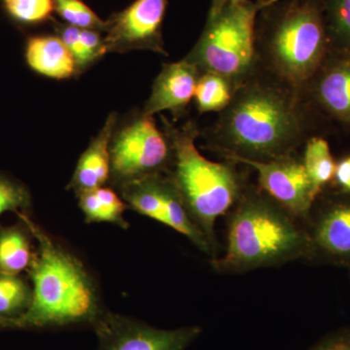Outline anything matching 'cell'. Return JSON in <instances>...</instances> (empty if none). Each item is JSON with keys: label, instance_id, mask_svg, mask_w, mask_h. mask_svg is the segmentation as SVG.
<instances>
[{"label": "cell", "instance_id": "f546056e", "mask_svg": "<svg viewBox=\"0 0 350 350\" xmlns=\"http://www.w3.org/2000/svg\"><path fill=\"white\" fill-rule=\"evenodd\" d=\"M247 0H211V8H209L208 15H214L219 12L223 7L228 4L243 3Z\"/></svg>", "mask_w": 350, "mask_h": 350}, {"label": "cell", "instance_id": "7a4b0ae2", "mask_svg": "<svg viewBox=\"0 0 350 350\" xmlns=\"http://www.w3.org/2000/svg\"><path fill=\"white\" fill-rule=\"evenodd\" d=\"M19 216L38 243L29 267L33 287L27 310L17 319L1 323L20 328L93 326L103 312L93 280L82 262L27 216Z\"/></svg>", "mask_w": 350, "mask_h": 350}, {"label": "cell", "instance_id": "8fae6325", "mask_svg": "<svg viewBox=\"0 0 350 350\" xmlns=\"http://www.w3.org/2000/svg\"><path fill=\"white\" fill-rule=\"evenodd\" d=\"M169 0H135L107 21V53L148 50L167 56L163 25Z\"/></svg>", "mask_w": 350, "mask_h": 350}, {"label": "cell", "instance_id": "9a60e30c", "mask_svg": "<svg viewBox=\"0 0 350 350\" xmlns=\"http://www.w3.org/2000/svg\"><path fill=\"white\" fill-rule=\"evenodd\" d=\"M116 124L117 115H109L105 126L80 158L68 185L76 194L103 187L109 180L111 176L110 142Z\"/></svg>", "mask_w": 350, "mask_h": 350}, {"label": "cell", "instance_id": "ffe728a7", "mask_svg": "<svg viewBox=\"0 0 350 350\" xmlns=\"http://www.w3.org/2000/svg\"><path fill=\"white\" fill-rule=\"evenodd\" d=\"M301 161L306 174L319 190L322 191L327 184L334 180L337 162L334 160L330 146L324 138H308Z\"/></svg>", "mask_w": 350, "mask_h": 350}, {"label": "cell", "instance_id": "e0dca14e", "mask_svg": "<svg viewBox=\"0 0 350 350\" xmlns=\"http://www.w3.org/2000/svg\"><path fill=\"white\" fill-rule=\"evenodd\" d=\"M77 195L79 207L88 223H114L120 227L128 228L124 213L129 206L112 189L103 186L83 191Z\"/></svg>", "mask_w": 350, "mask_h": 350}, {"label": "cell", "instance_id": "484cf974", "mask_svg": "<svg viewBox=\"0 0 350 350\" xmlns=\"http://www.w3.org/2000/svg\"><path fill=\"white\" fill-rule=\"evenodd\" d=\"M29 204V195L20 184L0 176V215L6 211H17Z\"/></svg>", "mask_w": 350, "mask_h": 350}, {"label": "cell", "instance_id": "277c9868", "mask_svg": "<svg viewBox=\"0 0 350 350\" xmlns=\"http://www.w3.org/2000/svg\"><path fill=\"white\" fill-rule=\"evenodd\" d=\"M232 209L227 250L211 261L218 273H245L312 254L310 232L261 189L244 188Z\"/></svg>", "mask_w": 350, "mask_h": 350}, {"label": "cell", "instance_id": "5b68a950", "mask_svg": "<svg viewBox=\"0 0 350 350\" xmlns=\"http://www.w3.org/2000/svg\"><path fill=\"white\" fill-rule=\"evenodd\" d=\"M162 120L172 148L167 174L215 254L216 220L232 211L243 195V177L234 163L213 162L200 155L195 144L200 135L195 123L189 122L177 129L163 117Z\"/></svg>", "mask_w": 350, "mask_h": 350}, {"label": "cell", "instance_id": "6da1fadb", "mask_svg": "<svg viewBox=\"0 0 350 350\" xmlns=\"http://www.w3.org/2000/svg\"><path fill=\"white\" fill-rule=\"evenodd\" d=\"M306 108L301 92L257 64L220 112L211 142L224 157L269 161L291 155L306 137Z\"/></svg>", "mask_w": 350, "mask_h": 350}, {"label": "cell", "instance_id": "9c48e42d", "mask_svg": "<svg viewBox=\"0 0 350 350\" xmlns=\"http://www.w3.org/2000/svg\"><path fill=\"white\" fill-rule=\"evenodd\" d=\"M234 163H243L256 170L260 189L297 219L310 216L321 191L306 174L303 161L291 154L269 161H255L241 157H225Z\"/></svg>", "mask_w": 350, "mask_h": 350}, {"label": "cell", "instance_id": "4dcf8cb0", "mask_svg": "<svg viewBox=\"0 0 350 350\" xmlns=\"http://www.w3.org/2000/svg\"><path fill=\"white\" fill-rule=\"evenodd\" d=\"M253 1L257 4L260 9H262V7L268 6L269 4L273 3V2L278 1V0H253Z\"/></svg>", "mask_w": 350, "mask_h": 350}, {"label": "cell", "instance_id": "cb8c5ba5", "mask_svg": "<svg viewBox=\"0 0 350 350\" xmlns=\"http://www.w3.org/2000/svg\"><path fill=\"white\" fill-rule=\"evenodd\" d=\"M6 13L22 24L46 22L55 11L54 0H2Z\"/></svg>", "mask_w": 350, "mask_h": 350}, {"label": "cell", "instance_id": "d6986e66", "mask_svg": "<svg viewBox=\"0 0 350 350\" xmlns=\"http://www.w3.org/2000/svg\"><path fill=\"white\" fill-rule=\"evenodd\" d=\"M332 52L350 57V0H320Z\"/></svg>", "mask_w": 350, "mask_h": 350}, {"label": "cell", "instance_id": "8992f818", "mask_svg": "<svg viewBox=\"0 0 350 350\" xmlns=\"http://www.w3.org/2000/svg\"><path fill=\"white\" fill-rule=\"evenodd\" d=\"M259 10L253 0H247L207 15L202 36L186 59L202 75L223 76L237 89L256 69L255 25Z\"/></svg>", "mask_w": 350, "mask_h": 350}, {"label": "cell", "instance_id": "83f0119b", "mask_svg": "<svg viewBox=\"0 0 350 350\" xmlns=\"http://www.w3.org/2000/svg\"><path fill=\"white\" fill-rule=\"evenodd\" d=\"M310 350H350V329H342L327 336Z\"/></svg>", "mask_w": 350, "mask_h": 350}, {"label": "cell", "instance_id": "5bb4252c", "mask_svg": "<svg viewBox=\"0 0 350 350\" xmlns=\"http://www.w3.org/2000/svg\"><path fill=\"white\" fill-rule=\"evenodd\" d=\"M310 232L312 253L350 262V200H338L320 213Z\"/></svg>", "mask_w": 350, "mask_h": 350}, {"label": "cell", "instance_id": "ac0fdd59", "mask_svg": "<svg viewBox=\"0 0 350 350\" xmlns=\"http://www.w3.org/2000/svg\"><path fill=\"white\" fill-rule=\"evenodd\" d=\"M31 244L27 234L18 228L0 231V273L18 275L32 261Z\"/></svg>", "mask_w": 350, "mask_h": 350}, {"label": "cell", "instance_id": "7402d4cb", "mask_svg": "<svg viewBox=\"0 0 350 350\" xmlns=\"http://www.w3.org/2000/svg\"><path fill=\"white\" fill-rule=\"evenodd\" d=\"M31 290L18 275L0 273V321L17 319L29 308Z\"/></svg>", "mask_w": 350, "mask_h": 350}, {"label": "cell", "instance_id": "f1b7e54d", "mask_svg": "<svg viewBox=\"0 0 350 350\" xmlns=\"http://www.w3.org/2000/svg\"><path fill=\"white\" fill-rule=\"evenodd\" d=\"M334 181L345 194L350 195V156L342 159L337 163Z\"/></svg>", "mask_w": 350, "mask_h": 350}, {"label": "cell", "instance_id": "4fadbf2b", "mask_svg": "<svg viewBox=\"0 0 350 350\" xmlns=\"http://www.w3.org/2000/svg\"><path fill=\"white\" fill-rule=\"evenodd\" d=\"M200 75L197 66L186 57L176 63L163 64L142 114L153 116L167 110L175 117L180 116L194 98Z\"/></svg>", "mask_w": 350, "mask_h": 350}, {"label": "cell", "instance_id": "d4e9b609", "mask_svg": "<svg viewBox=\"0 0 350 350\" xmlns=\"http://www.w3.org/2000/svg\"><path fill=\"white\" fill-rule=\"evenodd\" d=\"M55 29H56L57 36L63 41L75 57L76 73L77 71L84 70L87 66L93 64L83 46L81 36H80L81 29L68 24H56Z\"/></svg>", "mask_w": 350, "mask_h": 350}, {"label": "cell", "instance_id": "603a6c76", "mask_svg": "<svg viewBox=\"0 0 350 350\" xmlns=\"http://www.w3.org/2000/svg\"><path fill=\"white\" fill-rule=\"evenodd\" d=\"M55 11L69 25L80 29L105 32L107 21L101 20L82 0H54Z\"/></svg>", "mask_w": 350, "mask_h": 350}, {"label": "cell", "instance_id": "7c38bea8", "mask_svg": "<svg viewBox=\"0 0 350 350\" xmlns=\"http://www.w3.org/2000/svg\"><path fill=\"white\" fill-rule=\"evenodd\" d=\"M301 94L336 121L350 126V57L331 51Z\"/></svg>", "mask_w": 350, "mask_h": 350}, {"label": "cell", "instance_id": "52a82bcc", "mask_svg": "<svg viewBox=\"0 0 350 350\" xmlns=\"http://www.w3.org/2000/svg\"><path fill=\"white\" fill-rule=\"evenodd\" d=\"M111 176L118 186L148 175L167 172L172 148L153 116L140 114L113 133L110 142Z\"/></svg>", "mask_w": 350, "mask_h": 350}, {"label": "cell", "instance_id": "2e32d148", "mask_svg": "<svg viewBox=\"0 0 350 350\" xmlns=\"http://www.w3.org/2000/svg\"><path fill=\"white\" fill-rule=\"evenodd\" d=\"M25 59L34 71L53 79H68L76 73L75 57L57 36L29 38Z\"/></svg>", "mask_w": 350, "mask_h": 350}, {"label": "cell", "instance_id": "4316f807", "mask_svg": "<svg viewBox=\"0 0 350 350\" xmlns=\"http://www.w3.org/2000/svg\"><path fill=\"white\" fill-rule=\"evenodd\" d=\"M80 36L83 46L93 63L107 54L105 38H101L100 31L81 29Z\"/></svg>", "mask_w": 350, "mask_h": 350}, {"label": "cell", "instance_id": "30bf717a", "mask_svg": "<svg viewBox=\"0 0 350 350\" xmlns=\"http://www.w3.org/2000/svg\"><path fill=\"white\" fill-rule=\"evenodd\" d=\"M93 327L98 350H186L202 332L198 326L163 330L110 312H103Z\"/></svg>", "mask_w": 350, "mask_h": 350}, {"label": "cell", "instance_id": "44dd1931", "mask_svg": "<svg viewBox=\"0 0 350 350\" xmlns=\"http://www.w3.org/2000/svg\"><path fill=\"white\" fill-rule=\"evenodd\" d=\"M234 88L229 80L215 73H202L196 86L194 98L200 113L222 112L231 103Z\"/></svg>", "mask_w": 350, "mask_h": 350}, {"label": "cell", "instance_id": "3957f363", "mask_svg": "<svg viewBox=\"0 0 350 350\" xmlns=\"http://www.w3.org/2000/svg\"><path fill=\"white\" fill-rule=\"evenodd\" d=\"M257 64L301 92L331 52L320 0H278L258 12Z\"/></svg>", "mask_w": 350, "mask_h": 350}, {"label": "cell", "instance_id": "ba28073f", "mask_svg": "<svg viewBox=\"0 0 350 350\" xmlns=\"http://www.w3.org/2000/svg\"><path fill=\"white\" fill-rule=\"evenodd\" d=\"M119 187L122 198L133 211L172 228L202 252L215 257L206 237L191 217L167 172L126 182Z\"/></svg>", "mask_w": 350, "mask_h": 350}]
</instances>
